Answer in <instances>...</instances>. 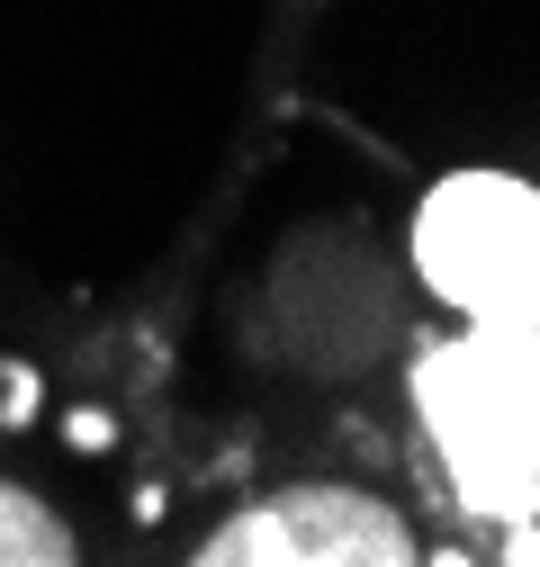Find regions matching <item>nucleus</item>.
<instances>
[{
    "instance_id": "f257e3e1",
    "label": "nucleus",
    "mask_w": 540,
    "mask_h": 567,
    "mask_svg": "<svg viewBox=\"0 0 540 567\" xmlns=\"http://www.w3.org/2000/svg\"><path fill=\"white\" fill-rule=\"evenodd\" d=\"M415 414L468 514L487 523L540 514V316L459 324V342L424 351Z\"/></svg>"
},
{
    "instance_id": "f03ea898",
    "label": "nucleus",
    "mask_w": 540,
    "mask_h": 567,
    "mask_svg": "<svg viewBox=\"0 0 540 567\" xmlns=\"http://www.w3.org/2000/svg\"><path fill=\"white\" fill-rule=\"evenodd\" d=\"M415 270L459 324L540 316V189L513 172H450L415 207Z\"/></svg>"
},
{
    "instance_id": "7ed1b4c3",
    "label": "nucleus",
    "mask_w": 540,
    "mask_h": 567,
    "mask_svg": "<svg viewBox=\"0 0 540 567\" xmlns=\"http://www.w3.org/2000/svg\"><path fill=\"white\" fill-rule=\"evenodd\" d=\"M189 567H424L405 523L361 486H289L235 514Z\"/></svg>"
},
{
    "instance_id": "20e7f679",
    "label": "nucleus",
    "mask_w": 540,
    "mask_h": 567,
    "mask_svg": "<svg viewBox=\"0 0 540 567\" xmlns=\"http://www.w3.org/2000/svg\"><path fill=\"white\" fill-rule=\"evenodd\" d=\"M0 567H82L63 514H45L37 495L10 486V477H0Z\"/></svg>"
},
{
    "instance_id": "39448f33",
    "label": "nucleus",
    "mask_w": 540,
    "mask_h": 567,
    "mask_svg": "<svg viewBox=\"0 0 540 567\" xmlns=\"http://www.w3.org/2000/svg\"><path fill=\"white\" fill-rule=\"evenodd\" d=\"M505 567H540V523H513V549H505Z\"/></svg>"
}]
</instances>
